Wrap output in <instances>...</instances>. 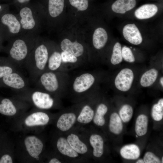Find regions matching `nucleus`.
<instances>
[{"instance_id":"4c0bfd02","label":"nucleus","mask_w":163,"mask_h":163,"mask_svg":"<svg viewBox=\"0 0 163 163\" xmlns=\"http://www.w3.org/2000/svg\"><path fill=\"white\" fill-rule=\"evenodd\" d=\"M19 3L23 4L28 2L30 0H16Z\"/></svg>"},{"instance_id":"2eb2a0df","label":"nucleus","mask_w":163,"mask_h":163,"mask_svg":"<svg viewBox=\"0 0 163 163\" xmlns=\"http://www.w3.org/2000/svg\"><path fill=\"white\" fill-rule=\"evenodd\" d=\"M95 110L89 98L86 101H82L76 123L81 125H86L91 123L93 120Z\"/></svg>"},{"instance_id":"dca6fc26","label":"nucleus","mask_w":163,"mask_h":163,"mask_svg":"<svg viewBox=\"0 0 163 163\" xmlns=\"http://www.w3.org/2000/svg\"><path fill=\"white\" fill-rule=\"evenodd\" d=\"M133 79V71L129 69H124L116 76L115 80V86L120 91H127L130 88Z\"/></svg>"},{"instance_id":"39448f33","label":"nucleus","mask_w":163,"mask_h":163,"mask_svg":"<svg viewBox=\"0 0 163 163\" xmlns=\"http://www.w3.org/2000/svg\"><path fill=\"white\" fill-rule=\"evenodd\" d=\"M69 79L67 72L46 71L34 83L35 87L60 98L66 93Z\"/></svg>"},{"instance_id":"0eeeda50","label":"nucleus","mask_w":163,"mask_h":163,"mask_svg":"<svg viewBox=\"0 0 163 163\" xmlns=\"http://www.w3.org/2000/svg\"><path fill=\"white\" fill-rule=\"evenodd\" d=\"M96 81L94 75L89 71H84L70 77L66 93L76 100H83L89 98V95Z\"/></svg>"},{"instance_id":"c85d7f7f","label":"nucleus","mask_w":163,"mask_h":163,"mask_svg":"<svg viewBox=\"0 0 163 163\" xmlns=\"http://www.w3.org/2000/svg\"><path fill=\"white\" fill-rule=\"evenodd\" d=\"M158 72L155 69H152L145 72L142 75L140 83L141 86L144 87L150 86L156 81Z\"/></svg>"},{"instance_id":"6ab92c4d","label":"nucleus","mask_w":163,"mask_h":163,"mask_svg":"<svg viewBox=\"0 0 163 163\" xmlns=\"http://www.w3.org/2000/svg\"><path fill=\"white\" fill-rule=\"evenodd\" d=\"M60 46L62 51L69 53L78 58L84 53L83 46L76 40L72 42L67 38H65L61 42Z\"/></svg>"},{"instance_id":"58836bf2","label":"nucleus","mask_w":163,"mask_h":163,"mask_svg":"<svg viewBox=\"0 0 163 163\" xmlns=\"http://www.w3.org/2000/svg\"><path fill=\"white\" fill-rule=\"evenodd\" d=\"M136 163H144V160L143 158H139L136 160Z\"/></svg>"},{"instance_id":"b1692460","label":"nucleus","mask_w":163,"mask_h":163,"mask_svg":"<svg viewBox=\"0 0 163 163\" xmlns=\"http://www.w3.org/2000/svg\"><path fill=\"white\" fill-rule=\"evenodd\" d=\"M108 107L104 103H101L96 107L92 122L98 127L103 126L106 123L105 116L108 111Z\"/></svg>"},{"instance_id":"423d86ee","label":"nucleus","mask_w":163,"mask_h":163,"mask_svg":"<svg viewBox=\"0 0 163 163\" xmlns=\"http://www.w3.org/2000/svg\"><path fill=\"white\" fill-rule=\"evenodd\" d=\"M14 96L40 110L48 111L60 106V98L36 87L18 92Z\"/></svg>"},{"instance_id":"72a5a7b5","label":"nucleus","mask_w":163,"mask_h":163,"mask_svg":"<svg viewBox=\"0 0 163 163\" xmlns=\"http://www.w3.org/2000/svg\"><path fill=\"white\" fill-rule=\"evenodd\" d=\"M121 52L123 59L124 60L130 63L135 61L134 56L129 48L125 46H123L121 49Z\"/></svg>"},{"instance_id":"4468645a","label":"nucleus","mask_w":163,"mask_h":163,"mask_svg":"<svg viewBox=\"0 0 163 163\" xmlns=\"http://www.w3.org/2000/svg\"><path fill=\"white\" fill-rule=\"evenodd\" d=\"M66 137L71 147L82 157L89 155V145L77 133H69L67 134Z\"/></svg>"},{"instance_id":"412c9836","label":"nucleus","mask_w":163,"mask_h":163,"mask_svg":"<svg viewBox=\"0 0 163 163\" xmlns=\"http://www.w3.org/2000/svg\"><path fill=\"white\" fill-rule=\"evenodd\" d=\"M120 153L123 158L135 160L139 158L141 155L139 147L135 144H130L123 145L120 149Z\"/></svg>"},{"instance_id":"1a4fd4ad","label":"nucleus","mask_w":163,"mask_h":163,"mask_svg":"<svg viewBox=\"0 0 163 163\" xmlns=\"http://www.w3.org/2000/svg\"><path fill=\"white\" fill-rule=\"evenodd\" d=\"M0 34L8 41L23 34L16 14L7 11L0 14Z\"/></svg>"},{"instance_id":"9d476101","label":"nucleus","mask_w":163,"mask_h":163,"mask_svg":"<svg viewBox=\"0 0 163 163\" xmlns=\"http://www.w3.org/2000/svg\"><path fill=\"white\" fill-rule=\"evenodd\" d=\"M82 104V101L74 107L64 111L56 116L53 121L57 130L60 133L69 132L76 123L77 117Z\"/></svg>"},{"instance_id":"2f4dec72","label":"nucleus","mask_w":163,"mask_h":163,"mask_svg":"<svg viewBox=\"0 0 163 163\" xmlns=\"http://www.w3.org/2000/svg\"><path fill=\"white\" fill-rule=\"evenodd\" d=\"M122 60L121 45L119 43L117 42L113 47L110 62L112 64L116 65L121 63Z\"/></svg>"},{"instance_id":"a19ab883","label":"nucleus","mask_w":163,"mask_h":163,"mask_svg":"<svg viewBox=\"0 0 163 163\" xmlns=\"http://www.w3.org/2000/svg\"><path fill=\"white\" fill-rule=\"evenodd\" d=\"M160 81V82L161 86L163 87V77H161V78Z\"/></svg>"},{"instance_id":"9b49d317","label":"nucleus","mask_w":163,"mask_h":163,"mask_svg":"<svg viewBox=\"0 0 163 163\" xmlns=\"http://www.w3.org/2000/svg\"><path fill=\"white\" fill-rule=\"evenodd\" d=\"M30 106L14 96L12 98H4L0 103V113L14 119L27 111Z\"/></svg>"},{"instance_id":"a878e982","label":"nucleus","mask_w":163,"mask_h":163,"mask_svg":"<svg viewBox=\"0 0 163 163\" xmlns=\"http://www.w3.org/2000/svg\"><path fill=\"white\" fill-rule=\"evenodd\" d=\"M136 3V0H117L112 5L111 9L115 13L123 14L133 8Z\"/></svg>"},{"instance_id":"ea45409f","label":"nucleus","mask_w":163,"mask_h":163,"mask_svg":"<svg viewBox=\"0 0 163 163\" xmlns=\"http://www.w3.org/2000/svg\"><path fill=\"white\" fill-rule=\"evenodd\" d=\"M3 9V7L1 5H0V14H1L2 13H3L4 12H5V11H2Z\"/></svg>"},{"instance_id":"f3484780","label":"nucleus","mask_w":163,"mask_h":163,"mask_svg":"<svg viewBox=\"0 0 163 163\" xmlns=\"http://www.w3.org/2000/svg\"><path fill=\"white\" fill-rule=\"evenodd\" d=\"M88 142L92 148V154L94 158H101L104 151V141L102 136L96 133L88 134Z\"/></svg>"},{"instance_id":"6e6552de","label":"nucleus","mask_w":163,"mask_h":163,"mask_svg":"<svg viewBox=\"0 0 163 163\" xmlns=\"http://www.w3.org/2000/svg\"><path fill=\"white\" fill-rule=\"evenodd\" d=\"M16 15L23 34L30 33L39 35L44 16L43 11L38 8L25 6L20 8Z\"/></svg>"},{"instance_id":"79ce46f5","label":"nucleus","mask_w":163,"mask_h":163,"mask_svg":"<svg viewBox=\"0 0 163 163\" xmlns=\"http://www.w3.org/2000/svg\"><path fill=\"white\" fill-rule=\"evenodd\" d=\"M161 160V163H163V157L162 156Z\"/></svg>"},{"instance_id":"bb28decb","label":"nucleus","mask_w":163,"mask_h":163,"mask_svg":"<svg viewBox=\"0 0 163 163\" xmlns=\"http://www.w3.org/2000/svg\"><path fill=\"white\" fill-rule=\"evenodd\" d=\"M148 117L144 114H141L137 117L135 125V131L138 136L145 135L148 131Z\"/></svg>"},{"instance_id":"5701e85b","label":"nucleus","mask_w":163,"mask_h":163,"mask_svg":"<svg viewBox=\"0 0 163 163\" xmlns=\"http://www.w3.org/2000/svg\"><path fill=\"white\" fill-rule=\"evenodd\" d=\"M158 8L153 4H146L137 8L135 11V17L139 19H146L154 16L157 12Z\"/></svg>"},{"instance_id":"4be33fe9","label":"nucleus","mask_w":163,"mask_h":163,"mask_svg":"<svg viewBox=\"0 0 163 163\" xmlns=\"http://www.w3.org/2000/svg\"><path fill=\"white\" fill-rule=\"evenodd\" d=\"M108 129L109 132L114 135H119L123 131V122L117 113L113 112L110 114L108 121Z\"/></svg>"},{"instance_id":"ddd939ff","label":"nucleus","mask_w":163,"mask_h":163,"mask_svg":"<svg viewBox=\"0 0 163 163\" xmlns=\"http://www.w3.org/2000/svg\"><path fill=\"white\" fill-rule=\"evenodd\" d=\"M2 78L4 84L17 92L23 91L29 88L30 79L25 77L20 70L7 75Z\"/></svg>"},{"instance_id":"a211bd4d","label":"nucleus","mask_w":163,"mask_h":163,"mask_svg":"<svg viewBox=\"0 0 163 163\" xmlns=\"http://www.w3.org/2000/svg\"><path fill=\"white\" fill-rule=\"evenodd\" d=\"M123 33L125 38L132 44L139 45L142 42L141 33L134 24L125 25L123 29Z\"/></svg>"},{"instance_id":"f704fd0d","label":"nucleus","mask_w":163,"mask_h":163,"mask_svg":"<svg viewBox=\"0 0 163 163\" xmlns=\"http://www.w3.org/2000/svg\"><path fill=\"white\" fill-rule=\"evenodd\" d=\"M143 159L144 163H160L161 160L153 152L147 151L144 154Z\"/></svg>"},{"instance_id":"aec40b11","label":"nucleus","mask_w":163,"mask_h":163,"mask_svg":"<svg viewBox=\"0 0 163 163\" xmlns=\"http://www.w3.org/2000/svg\"><path fill=\"white\" fill-rule=\"evenodd\" d=\"M46 71H64L61 52L50 46Z\"/></svg>"},{"instance_id":"37998d69","label":"nucleus","mask_w":163,"mask_h":163,"mask_svg":"<svg viewBox=\"0 0 163 163\" xmlns=\"http://www.w3.org/2000/svg\"><path fill=\"white\" fill-rule=\"evenodd\" d=\"M1 40L0 39V46L1 44Z\"/></svg>"},{"instance_id":"cd10ccee","label":"nucleus","mask_w":163,"mask_h":163,"mask_svg":"<svg viewBox=\"0 0 163 163\" xmlns=\"http://www.w3.org/2000/svg\"><path fill=\"white\" fill-rule=\"evenodd\" d=\"M64 0H49L48 14L52 18H55L62 12L64 7Z\"/></svg>"},{"instance_id":"7c9ffc66","label":"nucleus","mask_w":163,"mask_h":163,"mask_svg":"<svg viewBox=\"0 0 163 163\" xmlns=\"http://www.w3.org/2000/svg\"><path fill=\"white\" fill-rule=\"evenodd\" d=\"M133 113L132 107L129 104H126L121 107L118 114L123 123H126L131 120Z\"/></svg>"},{"instance_id":"20e7f679","label":"nucleus","mask_w":163,"mask_h":163,"mask_svg":"<svg viewBox=\"0 0 163 163\" xmlns=\"http://www.w3.org/2000/svg\"><path fill=\"white\" fill-rule=\"evenodd\" d=\"M50 46L39 36L36 43L26 59L23 67L30 80L34 83L46 70Z\"/></svg>"},{"instance_id":"f257e3e1","label":"nucleus","mask_w":163,"mask_h":163,"mask_svg":"<svg viewBox=\"0 0 163 163\" xmlns=\"http://www.w3.org/2000/svg\"><path fill=\"white\" fill-rule=\"evenodd\" d=\"M15 143V158L21 162H43L46 151L45 140L39 133H23Z\"/></svg>"},{"instance_id":"f03ea898","label":"nucleus","mask_w":163,"mask_h":163,"mask_svg":"<svg viewBox=\"0 0 163 163\" xmlns=\"http://www.w3.org/2000/svg\"><path fill=\"white\" fill-rule=\"evenodd\" d=\"M47 111L34 108L13 119V131L22 133H39L45 126L52 123L56 117Z\"/></svg>"},{"instance_id":"7ed1b4c3","label":"nucleus","mask_w":163,"mask_h":163,"mask_svg":"<svg viewBox=\"0 0 163 163\" xmlns=\"http://www.w3.org/2000/svg\"><path fill=\"white\" fill-rule=\"evenodd\" d=\"M39 36L36 34L27 33L9 40L7 49L9 60L20 69L23 67Z\"/></svg>"},{"instance_id":"393cba45","label":"nucleus","mask_w":163,"mask_h":163,"mask_svg":"<svg viewBox=\"0 0 163 163\" xmlns=\"http://www.w3.org/2000/svg\"><path fill=\"white\" fill-rule=\"evenodd\" d=\"M107 39L108 36L105 30L102 27L98 28L95 30L93 34V45L95 49H101L104 46Z\"/></svg>"},{"instance_id":"c756f323","label":"nucleus","mask_w":163,"mask_h":163,"mask_svg":"<svg viewBox=\"0 0 163 163\" xmlns=\"http://www.w3.org/2000/svg\"><path fill=\"white\" fill-rule=\"evenodd\" d=\"M151 116L152 119L157 122L161 121L163 118V99L159 100L157 103L152 106Z\"/></svg>"},{"instance_id":"473e14b6","label":"nucleus","mask_w":163,"mask_h":163,"mask_svg":"<svg viewBox=\"0 0 163 163\" xmlns=\"http://www.w3.org/2000/svg\"><path fill=\"white\" fill-rule=\"evenodd\" d=\"M19 68L10 60L4 65H0V79L14 72L20 71Z\"/></svg>"},{"instance_id":"f8f14e48","label":"nucleus","mask_w":163,"mask_h":163,"mask_svg":"<svg viewBox=\"0 0 163 163\" xmlns=\"http://www.w3.org/2000/svg\"><path fill=\"white\" fill-rule=\"evenodd\" d=\"M53 145L56 152L63 159L70 160L79 159L82 157L71 147L66 136L59 135L53 139Z\"/></svg>"},{"instance_id":"c9c22d12","label":"nucleus","mask_w":163,"mask_h":163,"mask_svg":"<svg viewBox=\"0 0 163 163\" xmlns=\"http://www.w3.org/2000/svg\"><path fill=\"white\" fill-rule=\"evenodd\" d=\"M70 4L78 10H86L88 6V0H69Z\"/></svg>"},{"instance_id":"e433bc0d","label":"nucleus","mask_w":163,"mask_h":163,"mask_svg":"<svg viewBox=\"0 0 163 163\" xmlns=\"http://www.w3.org/2000/svg\"><path fill=\"white\" fill-rule=\"evenodd\" d=\"M43 162L48 163H61L63 162L64 161L63 159L56 153L55 155H49L46 152Z\"/></svg>"}]
</instances>
